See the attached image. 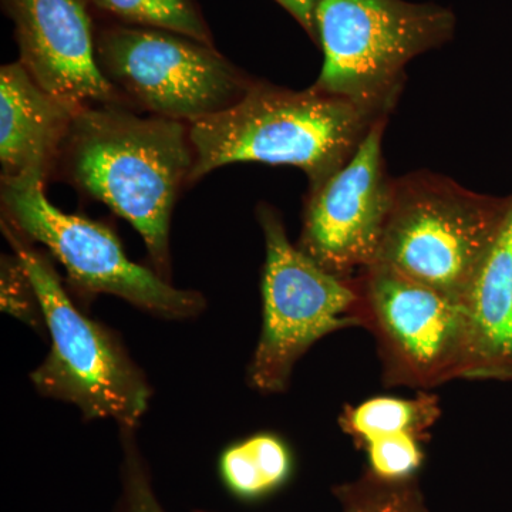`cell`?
<instances>
[{
    "label": "cell",
    "mask_w": 512,
    "mask_h": 512,
    "mask_svg": "<svg viewBox=\"0 0 512 512\" xmlns=\"http://www.w3.org/2000/svg\"><path fill=\"white\" fill-rule=\"evenodd\" d=\"M194 163L187 123L141 116L126 104H93L74 114L59 170L130 222L154 271L170 281L171 217Z\"/></svg>",
    "instance_id": "1"
},
{
    "label": "cell",
    "mask_w": 512,
    "mask_h": 512,
    "mask_svg": "<svg viewBox=\"0 0 512 512\" xmlns=\"http://www.w3.org/2000/svg\"><path fill=\"white\" fill-rule=\"evenodd\" d=\"M379 117L320 92L256 80L229 109L188 124L195 163L190 185L238 163L292 165L318 190L355 154Z\"/></svg>",
    "instance_id": "2"
},
{
    "label": "cell",
    "mask_w": 512,
    "mask_h": 512,
    "mask_svg": "<svg viewBox=\"0 0 512 512\" xmlns=\"http://www.w3.org/2000/svg\"><path fill=\"white\" fill-rule=\"evenodd\" d=\"M2 231L35 288L46 330L49 355L30 375L42 396L76 406L83 419L113 420L136 430L153 390L116 333L84 315L62 284L45 252L2 220Z\"/></svg>",
    "instance_id": "3"
},
{
    "label": "cell",
    "mask_w": 512,
    "mask_h": 512,
    "mask_svg": "<svg viewBox=\"0 0 512 512\" xmlns=\"http://www.w3.org/2000/svg\"><path fill=\"white\" fill-rule=\"evenodd\" d=\"M451 178L419 171L394 180L392 211L375 264L463 302L511 207Z\"/></svg>",
    "instance_id": "4"
},
{
    "label": "cell",
    "mask_w": 512,
    "mask_h": 512,
    "mask_svg": "<svg viewBox=\"0 0 512 512\" xmlns=\"http://www.w3.org/2000/svg\"><path fill=\"white\" fill-rule=\"evenodd\" d=\"M454 16L404 0H322L316 36L323 66L313 87L387 119L414 57L453 35Z\"/></svg>",
    "instance_id": "5"
},
{
    "label": "cell",
    "mask_w": 512,
    "mask_h": 512,
    "mask_svg": "<svg viewBox=\"0 0 512 512\" xmlns=\"http://www.w3.org/2000/svg\"><path fill=\"white\" fill-rule=\"evenodd\" d=\"M96 55L131 109L187 124L234 106L256 82L215 46L168 30L111 22L96 29Z\"/></svg>",
    "instance_id": "6"
},
{
    "label": "cell",
    "mask_w": 512,
    "mask_h": 512,
    "mask_svg": "<svg viewBox=\"0 0 512 512\" xmlns=\"http://www.w3.org/2000/svg\"><path fill=\"white\" fill-rule=\"evenodd\" d=\"M256 215L265 238L264 320L247 380L274 394L288 389L293 367L319 339L360 326L359 295L352 281L329 274L291 244L274 208L258 205Z\"/></svg>",
    "instance_id": "7"
},
{
    "label": "cell",
    "mask_w": 512,
    "mask_h": 512,
    "mask_svg": "<svg viewBox=\"0 0 512 512\" xmlns=\"http://www.w3.org/2000/svg\"><path fill=\"white\" fill-rule=\"evenodd\" d=\"M2 220L37 242L64 266L80 295H113L165 320L197 318L204 296L171 285L156 271L128 259L119 238L100 222L67 214L47 200L45 185L2 184Z\"/></svg>",
    "instance_id": "8"
},
{
    "label": "cell",
    "mask_w": 512,
    "mask_h": 512,
    "mask_svg": "<svg viewBox=\"0 0 512 512\" xmlns=\"http://www.w3.org/2000/svg\"><path fill=\"white\" fill-rule=\"evenodd\" d=\"M362 328L376 339L386 386L429 390L466 379V312L429 286L373 264L352 279Z\"/></svg>",
    "instance_id": "9"
},
{
    "label": "cell",
    "mask_w": 512,
    "mask_h": 512,
    "mask_svg": "<svg viewBox=\"0 0 512 512\" xmlns=\"http://www.w3.org/2000/svg\"><path fill=\"white\" fill-rule=\"evenodd\" d=\"M386 123L377 120L348 163L306 198L296 247L345 281L375 264L392 211L394 180L383 156Z\"/></svg>",
    "instance_id": "10"
},
{
    "label": "cell",
    "mask_w": 512,
    "mask_h": 512,
    "mask_svg": "<svg viewBox=\"0 0 512 512\" xmlns=\"http://www.w3.org/2000/svg\"><path fill=\"white\" fill-rule=\"evenodd\" d=\"M15 25L20 64L74 110L128 104L101 72L89 0H2ZM130 107V106H128Z\"/></svg>",
    "instance_id": "11"
},
{
    "label": "cell",
    "mask_w": 512,
    "mask_h": 512,
    "mask_svg": "<svg viewBox=\"0 0 512 512\" xmlns=\"http://www.w3.org/2000/svg\"><path fill=\"white\" fill-rule=\"evenodd\" d=\"M77 110L45 92L20 62L0 69L2 184H42L59 170Z\"/></svg>",
    "instance_id": "12"
},
{
    "label": "cell",
    "mask_w": 512,
    "mask_h": 512,
    "mask_svg": "<svg viewBox=\"0 0 512 512\" xmlns=\"http://www.w3.org/2000/svg\"><path fill=\"white\" fill-rule=\"evenodd\" d=\"M461 306L468 332L466 379L512 383V200Z\"/></svg>",
    "instance_id": "13"
},
{
    "label": "cell",
    "mask_w": 512,
    "mask_h": 512,
    "mask_svg": "<svg viewBox=\"0 0 512 512\" xmlns=\"http://www.w3.org/2000/svg\"><path fill=\"white\" fill-rule=\"evenodd\" d=\"M441 414L439 397L421 390L414 399L375 397L343 410L339 424L357 447L392 434L409 433L427 440V431Z\"/></svg>",
    "instance_id": "14"
},
{
    "label": "cell",
    "mask_w": 512,
    "mask_h": 512,
    "mask_svg": "<svg viewBox=\"0 0 512 512\" xmlns=\"http://www.w3.org/2000/svg\"><path fill=\"white\" fill-rule=\"evenodd\" d=\"M220 473L232 494L242 500H255L288 481L292 473L291 451L275 434H255L222 453Z\"/></svg>",
    "instance_id": "15"
},
{
    "label": "cell",
    "mask_w": 512,
    "mask_h": 512,
    "mask_svg": "<svg viewBox=\"0 0 512 512\" xmlns=\"http://www.w3.org/2000/svg\"><path fill=\"white\" fill-rule=\"evenodd\" d=\"M92 8L124 25L168 30L214 46L197 0H89Z\"/></svg>",
    "instance_id": "16"
},
{
    "label": "cell",
    "mask_w": 512,
    "mask_h": 512,
    "mask_svg": "<svg viewBox=\"0 0 512 512\" xmlns=\"http://www.w3.org/2000/svg\"><path fill=\"white\" fill-rule=\"evenodd\" d=\"M333 494L342 512H429L416 477L384 480L369 468L352 483L338 485Z\"/></svg>",
    "instance_id": "17"
},
{
    "label": "cell",
    "mask_w": 512,
    "mask_h": 512,
    "mask_svg": "<svg viewBox=\"0 0 512 512\" xmlns=\"http://www.w3.org/2000/svg\"><path fill=\"white\" fill-rule=\"evenodd\" d=\"M120 494L113 512H168L154 488L136 430L120 429Z\"/></svg>",
    "instance_id": "18"
},
{
    "label": "cell",
    "mask_w": 512,
    "mask_h": 512,
    "mask_svg": "<svg viewBox=\"0 0 512 512\" xmlns=\"http://www.w3.org/2000/svg\"><path fill=\"white\" fill-rule=\"evenodd\" d=\"M421 439L409 433L379 437L366 444L369 470L384 480H407L416 477L424 460Z\"/></svg>",
    "instance_id": "19"
},
{
    "label": "cell",
    "mask_w": 512,
    "mask_h": 512,
    "mask_svg": "<svg viewBox=\"0 0 512 512\" xmlns=\"http://www.w3.org/2000/svg\"><path fill=\"white\" fill-rule=\"evenodd\" d=\"M0 288H2L3 312L23 320L35 330L43 332L46 329L45 318H43L35 288L15 254L2 256Z\"/></svg>",
    "instance_id": "20"
},
{
    "label": "cell",
    "mask_w": 512,
    "mask_h": 512,
    "mask_svg": "<svg viewBox=\"0 0 512 512\" xmlns=\"http://www.w3.org/2000/svg\"><path fill=\"white\" fill-rule=\"evenodd\" d=\"M286 12L291 13L296 22L311 36L313 42H318L316 36V9L322 0H275Z\"/></svg>",
    "instance_id": "21"
}]
</instances>
